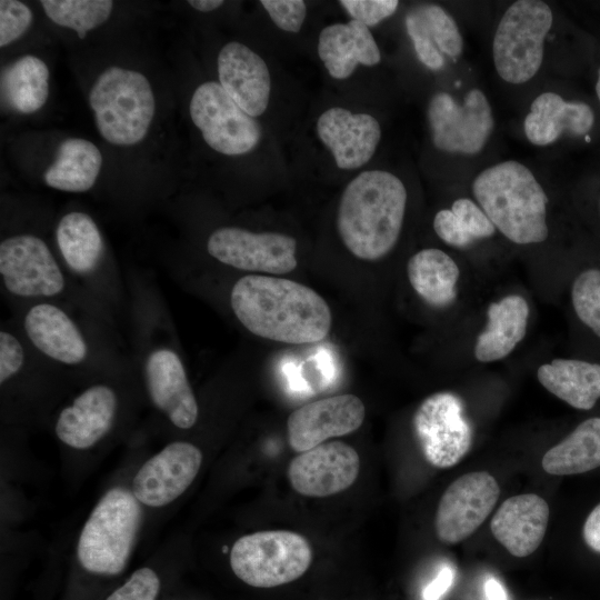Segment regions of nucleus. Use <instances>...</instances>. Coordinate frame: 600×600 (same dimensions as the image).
Instances as JSON below:
<instances>
[{
    "label": "nucleus",
    "mask_w": 600,
    "mask_h": 600,
    "mask_svg": "<svg viewBox=\"0 0 600 600\" xmlns=\"http://www.w3.org/2000/svg\"><path fill=\"white\" fill-rule=\"evenodd\" d=\"M427 117L433 146L448 153L478 154L494 128L491 106L480 89L468 91L461 104L448 92H437Z\"/></svg>",
    "instance_id": "11"
},
{
    "label": "nucleus",
    "mask_w": 600,
    "mask_h": 600,
    "mask_svg": "<svg viewBox=\"0 0 600 600\" xmlns=\"http://www.w3.org/2000/svg\"><path fill=\"white\" fill-rule=\"evenodd\" d=\"M596 92H597L598 99L600 101V69L598 71V79H597V83H596Z\"/></svg>",
    "instance_id": "47"
},
{
    "label": "nucleus",
    "mask_w": 600,
    "mask_h": 600,
    "mask_svg": "<svg viewBox=\"0 0 600 600\" xmlns=\"http://www.w3.org/2000/svg\"><path fill=\"white\" fill-rule=\"evenodd\" d=\"M539 382L569 406L590 410L600 398V364L576 359H553L538 368Z\"/></svg>",
    "instance_id": "27"
},
{
    "label": "nucleus",
    "mask_w": 600,
    "mask_h": 600,
    "mask_svg": "<svg viewBox=\"0 0 600 600\" xmlns=\"http://www.w3.org/2000/svg\"><path fill=\"white\" fill-rule=\"evenodd\" d=\"M229 301L234 317L249 332L277 342L317 343L332 324L327 301L294 280L246 274L233 283Z\"/></svg>",
    "instance_id": "1"
},
{
    "label": "nucleus",
    "mask_w": 600,
    "mask_h": 600,
    "mask_svg": "<svg viewBox=\"0 0 600 600\" xmlns=\"http://www.w3.org/2000/svg\"><path fill=\"white\" fill-rule=\"evenodd\" d=\"M366 416L362 400L350 393L319 399L292 411L287 420L288 443L304 452L326 440L358 430Z\"/></svg>",
    "instance_id": "16"
},
{
    "label": "nucleus",
    "mask_w": 600,
    "mask_h": 600,
    "mask_svg": "<svg viewBox=\"0 0 600 600\" xmlns=\"http://www.w3.org/2000/svg\"><path fill=\"white\" fill-rule=\"evenodd\" d=\"M317 50L329 74L337 80L349 78L359 64L371 67L381 61L379 47L370 29L352 19L323 28Z\"/></svg>",
    "instance_id": "23"
},
{
    "label": "nucleus",
    "mask_w": 600,
    "mask_h": 600,
    "mask_svg": "<svg viewBox=\"0 0 600 600\" xmlns=\"http://www.w3.org/2000/svg\"><path fill=\"white\" fill-rule=\"evenodd\" d=\"M47 17L56 24L72 29L80 39L103 24L110 17V0H41Z\"/></svg>",
    "instance_id": "32"
},
{
    "label": "nucleus",
    "mask_w": 600,
    "mask_h": 600,
    "mask_svg": "<svg viewBox=\"0 0 600 600\" xmlns=\"http://www.w3.org/2000/svg\"><path fill=\"white\" fill-rule=\"evenodd\" d=\"M412 423L422 453L433 467H453L471 448V426L463 414L461 399L452 392L427 397L416 410Z\"/></svg>",
    "instance_id": "12"
},
{
    "label": "nucleus",
    "mask_w": 600,
    "mask_h": 600,
    "mask_svg": "<svg viewBox=\"0 0 600 600\" xmlns=\"http://www.w3.org/2000/svg\"><path fill=\"white\" fill-rule=\"evenodd\" d=\"M586 544L600 553V503L593 508L584 521L582 530Z\"/></svg>",
    "instance_id": "44"
},
{
    "label": "nucleus",
    "mask_w": 600,
    "mask_h": 600,
    "mask_svg": "<svg viewBox=\"0 0 600 600\" xmlns=\"http://www.w3.org/2000/svg\"><path fill=\"white\" fill-rule=\"evenodd\" d=\"M207 251L218 262L249 272L284 274L298 264L297 240L280 232L221 227L209 234Z\"/></svg>",
    "instance_id": "13"
},
{
    "label": "nucleus",
    "mask_w": 600,
    "mask_h": 600,
    "mask_svg": "<svg viewBox=\"0 0 600 600\" xmlns=\"http://www.w3.org/2000/svg\"><path fill=\"white\" fill-rule=\"evenodd\" d=\"M408 193L403 182L386 170L356 176L341 193L337 229L354 257L374 261L397 244L406 214Z\"/></svg>",
    "instance_id": "2"
},
{
    "label": "nucleus",
    "mask_w": 600,
    "mask_h": 600,
    "mask_svg": "<svg viewBox=\"0 0 600 600\" xmlns=\"http://www.w3.org/2000/svg\"><path fill=\"white\" fill-rule=\"evenodd\" d=\"M484 591L487 600H508L503 586L496 578L486 581Z\"/></svg>",
    "instance_id": "45"
},
{
    "label": "nucleus",
    "mask_w": 600,
    "mask_h": 600,
    "mask_svg": "<svg viewBox=\"0 0 600 600\" xmlns=\"http://www.w3.org/2000/svg\"><path fill=\"white\" fill-rule=\"evenodd\" d=\"M89 103L100 136L116 146L142 141L152 123L156 100L144 74L112 66L94 81Z\"/></svg>",
    "instance_id": "4"
},
{
    "label": "nucleus",
    "mask_w": 600,
    "mask_h": 600,
    "mask_svg": "<svg viewBox=\"0 0 600 600\" xmlns=\"http://www.w3.org/2000/svg\"><path fill=\"white\" fill-rule=\"evenodd\" d=\"M48 66L36 56L14 60L1 77V90L7 104L14 111L29 114L40 110L49 97Z\"/></svg>",
    "instance_id": "31"
},
{
    "label": "nucleus",
    "mask_w": 600,
    "mask_h": 600,
    "mask_svg": "<svg viewBox=\"0 0 600 600\" xmlns=\"http://www.w3.org/2000/svg\"><path fill=\"white\" fill-rule=\"evenodd\" d=\"M541 466L554 476L579 474L600 467V418L581 422L544 453Z\"/></svg>",
    "instance_id": "30"
},
{
    "label": "nucleus",
    "mask_w": 600,
    "mask_h": 600,
    "mask_svg": "<svg viewBox=\"0 0 600 600\" xmlns=\"http://www.w3.org/2000/svg\"><path fill=\"white\" fill-rule=\"evenodd\" d=\"M339 3L352 20L368 28L392 16L399 7L397 0H341Z\"/></svg>",
    "instance_id": "41"
},
{
    "label": "nucleus",
    "mask_w": 600,
    "mask_h": 600,
    "mask_svg": "<svg viewBox=\"0 0 600 600\" xmlns=\"http://www.w3.org/2000/svg\"><path fill=\"white\" fill-rule=\"evenodd\" d=\"M547 501L536 493L508 498L493 514L490 529L493 537L512 556L523 558L541 544L549 522Z\"/></svg>",
    "instance_id": "22"
},
{
    "label": "nucleus",
    "mask_w": 600,
    "mask_h": 600,
    "mask_svg": "<svg viewBox=\"0 0 600 600\" xmlns=\"http://www.w3.org/2000/svg\"><path fill=\"white\" fill-rule=\"evenodd\" d=\"M274 24L287 32H299L306 16L307 4L302 0H261Z\"/></svg>",
    "instance_id": "40"
},
{
    "label": "nucleus",
    "mask_w": 600,
    "mask_h": 600,
    "mask_svg": "<svg viewBox=\"0 0 600 600\" xmlns=\"http://www.w3.org/2000/svg\"><path fill=\"white\" fill-rule=\"evenodd\" d=\"M33 21L32 10L18 0L0 1V47L21 38Z\"/></svg>",
    "instance_id": "36"
},
{
    "label": "nucleus",
    "mask_w": 600,
    "mask_h": 600,
    "mask_svg": "<svg viewBox=\"0 0 600 600\" xmlns=\"http://www.w3.org/2000/svg\"><path fill=\"white\" fill-rule=\"evenodd\" d=\"M201 462L198 447L186 441L171 442L138 470L132 493L142 504L163 507L189 488Z\"/></svg>",
    "instance_id": "18"
},
{
    "label": "nucleus",
    "mask_w": 600,
    "mask_h": 600,
    "mask_svg": "<svg viewBox=\"0 0 600 600\" xmlns=\"http://www.w3.org/2000/svg\"><path fill=\"white\" fill-rule=\"evenodd\" d=\"M500 488L490 473L473 471L454 480L443 492L434 518L438 539L456 544L471 536L493 510Z\"/></svg>",
    "instance_id": "14"
},
{
    "label": "nucleus",
    "mask_w": 600,
    "mask_h": 600,
    "mask_svg": "<svg viewBox=\"0 0 600 600\" xmlns=\"http://www.w3.org/2000/svg\"><path fill=\"white\" fill-rule=\"evenodd\" d=\"M159 589L160 580L157 573L150 568H141L107 600H156Z\"/></svg>",
    "instance_id": "39"
},
{
    "label": "nucleus",
    "mask_w": 600,
    "mask_h": 600,
    "mask_svg": "<svg viewBox=\"0 0 600 600\" xmlns=\"http://www.w3.org/2000/svg\"><path fill=\"white\" fill-rule=\"evenodd\" d=\"M219 83L249 116L264 113L271 94V76L266 61L252 49L230 41L218 54Z\"/></svg>",
    "instance_id": "20"
},
{
    "label": "nucleus",
    "mask_w": 600,
    "mask_h": 600,
    "mask_svg": "<svg viewBox=\"0 0 600 600\" xmlns=\"http://www.w3.org/2000/svg\"><path fill=\"white\" fill-rule=\"evenodd\" d=\"M189 112L206 143L221 154L249 153L262 138L260 123L243 111L219 82L199 84L190 99Z\"/></svg>",
    "instance_id": "10"
},
{
    "label": "nucleus",
    "mask_w": 600,
    "mask_h": 600,
    "mask_svg": "<svg viewBox=\"0 0 600 600\" xmlns=\"http://www.w3.org/2000/svg\"><path fill=\"white\" fill-rule=\"evenodd\" d=\"M142 371L154 407L177 428H192L199 406L179 352L164 343L150 347L142 360Z\"/></svg>",
    "instance_id": "15"
},
{
    "label": "nucleus",
    "mask_w": 600,
    "mask_h": 600,
    "mask_svg": "<svg viewBox=\"0 0 600 600\" xmlns=\"http://www.w3.org/2000/svg\"><path fill=\"white\" fill-rule=\"evenodd\" d=\"M404 23L420 62L433 71L442 69L444 66L443 56L413 9L406 16Z\"/></svg>",
    "instance_id": "37"
},
{
    "label": "nucleus",
    "mask_w": 600,
    "mask_h": 600,
    "mask_svg": "<svg viewBox=\"0 0 600 600\" xmlns=\"http://www.w3.org/2000/svg\"><path fill=\"white\" fill-rule=\"evenodd\" d=\"M451 211L473 241L494 234V224L474 201L468 198L457 199L452 203Z\"/></svg>",
    "instance_id": "38"
},
{
    "label": "nucleus",
    "mask_w": 600,
    "mask_h": 600,
    "mask_svg": "<svg viewBox=\"0 0 600 600\" xmlns=\"http://www.w3.org/2000/svg\"><path fill=\"white\" fill-rule=\"evenodd\" d=\"M61 263L68 274L81 280L96 278L104 259V242L96 221L86 212L62 216L54 230Z\"/></svg>",
    "instance_id": "25"
},
{
    "label": "nucleus",
    "mask_w": 600,
    "mask_h": 600,
    "mask_svg": "<svg viewBox=\"0 0 600 600\" xmlns=\"http://www.w3.org/2000/svg\"><path fill=\"white\" fill-rule=\"evenodd\" d=\"M29 347L17 331L2 327L0 331V383L6 384L22 372L28 363Z\"/></svg>",
    "instance_id": "35"
},
{
    "label": "nucleus",
    "mask_w": 600,
    "mask_h": 600,
    "mask_svg": "<svg viewBox=\"0 0 600 600\" xmlns=\"http://www.w3.org/2000/svg\"><path fill=\"white\" fill-rule=\"evenodd\" d=\"M571 299L578 318L600 338V270L580 273L572 284Z\"/></svg>",
    "instance_id": "34"
},
{
    "label": "nucleus",
    "mask_w": 600,
    "mask_h": 600,
    "mask_svg": "<svg viewBox=\"0 0 600 600\" xmlns=\"http://www.w3.org/2000/svg\"><path fill=\"white\" fill-rule=\"evenodd\" d=\"M141 521V507L122 488L109 490L92 510L79 537L81 566L98 574L120 573L131 554Z\"/></svg>",
    "instance_id": "5"
},
{
    "label": "nucleus",
    "mask_w": 600,
    "mask_h": 600,
    "mask_svg": "<svg viewBox=\"0 0 600 600\" xmlns=\"http://www.w3.org/2000/svg\"><path fill=\"white\" fill-rule=\"evenodd\" d=\"M0 280L7 296L24 304L68 293V272L47 242L32 233H17L0 242Z\"/></svg>",
    "instance_id": "8"
},
{
    "label": "nucleus",
    "mask_w": 600,
    "mask_h": 600,
    "mask_svg": "<svg viewBox=\"0 0 600 600\" xmlns=\"http://www.w3.org/2000/svg\"><path fill=\"white\" fill-rule=\"evenodd\" d=\"M19 324L28 347L51 363L78 368L93 358V347L83 327L58 301L27 303Z\"/></svg>",
    "instance_id": "9"
},
{
    "label": "nucleus",
    "mask_w": 600,
    "mask_h": 600,
    "mask_svg": "<svg viewBox=\"0 0 600 600\" xmlns=\"http://www.w3.org/2000/svg\"><path fill=\"white\" fill-rule=\"evenodd\" d=\"M480 208L507 239L541 243L549 236L548 196L524 164L508 160L481 171L472 182Z\"/></svg>",
    "instance_id": "3"
},
{
    "label": "nucleus",
    "mask_w": 600,
    "mask_h": 600,
    "mask_svg": "<svg viewBox=\"0 0 600 600\" xmlns=\"http://www.w3.org/2000/svg\"><path fill=\"white\" fill-rule=\"evenodd\" d=\"M312 549L288 530L258 531L239 538L230 551L234 574L249 586L272 588L299 579L309 569Z\"/></svg>",
    "instance_id": "7"
},
{
    "label": "nucleus",
    "mask_w": 600,
    "mask_h": 600,
    "mask_svg": "<svg viewBox=\"0 0 600 600\" xmlns=\"http://www.w3.org/2000/svg\"><path fill=\"white\" fill-rule=\"evenodd\" d=\"M529 314V304L519 294H509L490 303L486 329L476 340V359L492 362L509 356L526 336Z\"/></svg>",
    "instance_id": "26"
},
{
    "label": "nucleus",
    "mask_w": 600,
    "mask_h": 600,
    "mask_svg": "<svg viewBox=\"0 0 600 600\" xmlns=\"http://www.w3.org/2000/svg\"><path fill=\"white\" fill-rule=\"evenodd\" d=\"M101 167L102 154L96 144L82 138H68L60 143L44 182L64 192H86L94 186Z\"/></svg>",
    "instance_id": "29"
},
{
    "label": "nucleus",
    "mask_w": 600,
    "mask_h": 600,
    "mask_svg": "<svg viewBox=\"0 0 600 600\" xmlns=\"http://www.w3.org/2000/svg\"><path fill=\"white\" fill-rule=\"evenodd\" d=\"M316 128L319 140L342 170H354L369 162L381 139V127L373 116L340 107L324 110Z\"/></svg>",
    "instance_id": "19"
},
{
    "label": "nucleus",
    "mask_w": 600,
    "mask_h": 600,
    "mask_svg": "<svg viewBox=\"0 0 600 600\" xmlns=\"http://www.w3.org/2000/svg\"><path fill=\"white\" fill-rule=\"evenodd\" d=\"M552 21L550 7L540 0H519L504 11L492 42L493 64L502 80L522 84L537 74Z\"/></svg>",
    "instance_id": "6"
},
{
    "label": "nucleus",
    "mask_w": 600,
    "mask_h": 600,
    "mask_svg": "<svg viewBox=\"0 0 600 600\" xmlns=\"http://www.w3.org/2000/svg\"><path fill=\"white\" fill-rule=\"evenodd\" d=\"M188 3L200 12H210L220 8L224 2L222 0H190Z\"/></svg>",
    "instance_id": "46"
},
{
    "label": "nucleus",
    "mask_w": 600,
    "mask_h": 600,
    "mask_svg": "<svg viewBox=\"0 0 600 600\" xmlns=\"http://www.w3.org/2000/svg\"><path fill=\"white\" fill-rule=\"evenodd\" d=\"M413 10L441 53L451 58L461 56L462 36L454 19L442 7L429 3Z\"/></svg>",
    "instance_id": "33"
},
{
    "label": "nucleus",
    "mask_w": 600,
    "mask_h": 600,
    "mask_svg": "<svg viewBox=\"0 0 600 600\" xmlns=\"http://www.w3.org/2000/svg\"><path fill=\"white\" fill-rule=\"evenodd\" d=\"M593 123V111L586 102L566 101L556 92H543L532 101L523 120V131L532 144L544 147L564 132L583 136Z\"/></svg>",
    "instance_id": "24"
},
{
    "label": "nucleus",
    "mask_w": 600,
    "mask_h": 600,
    "mask_svg": "<svg viewBox=\"0 0 600 600\" xmlns=\"http://www.w3.org/2000/svg\"><path fill=\"white\" fill-rule=\"evenodd\" d=\"M359 470L358 452L344 442L330 441L296 456L287 474L298 493L321 498L351 487Z\"/></svg>",
    "instance_id": "17"
},
{
    "label": "nucleus",
    "mask_w": 600,
    "mask_h": 600,
    "mask_svg": "<svg viewBox=\"0 0 600 600\" xmlns=\"http://www.w3.org/2000/svg\"><path fill=\"white\" fill-rule=\"evenodd\" d=\"M412 289L429 306L446 308L457 297L460 269L444 251L426 248L416 252L407 263Z\"/></svg>",
    "instance_id": "28"
},
{
    "label": "nucleus",
    "mask_w": 600,
    "mask_h": 600,
    "mask_svg": "<svg viewBox=\"0 0 600 600\" xmlns=\"http://www.w3.org/2000/svg\"><path fill=\"white\" fill-rule=\"evenodd\" d=\"M118 404V396L110 386L88 387L60 411L54 427L57 437L73 449L94 446L111 430Z\"/></svg>",
    "instance_id": "21"
},
{
    "label": "nucleus",
    "mask_w": 600,
    "mask_h": 600,
    "mask_svg": "<svg viewBox=\"0 0 600 600\" xmlns=\"http://www.w3.org/2000/svg\"><path fill=\"white\" fill-rule=\"evenodd\" d=\"M454 580V569L450 566L443 567L437 577L423 589V600H440L449 590Z\"/></svg>",
    "instance_id": "43"
},
{
    "label": "nucleus",
    "mask_w": 600,
    "mask_h": 600,
    "mask_svg": "<svg viewBox=\"0 0 600 600\" xmlns=\"http://www.w3.org/2000/svg\"><path fill=\"white\" fill-rule=\"evenodd\" d=\"M433 229L437 236L451 247L466 248L474 242L463 230L451 209H442L436 213Z\"/></svg>",
    "instance_id": "42"
}]
</instances>
